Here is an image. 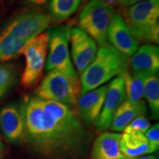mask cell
Returning a JSON list of instances; mask_svg holds the SVG:
<instances>
[{"label":"cell","instance_id":"1","mask_svg":"<svg viewBox=\"0 0 159 159\" xmlns=\"http://www.w3.org/2000/svg\"><path fill=\"white\" fill-rule=\"evenodd\" d=\"M25 142L45 159H75L85 152L90 134L77 109L37 96H27L20 105Z\"/></svg>","mask_w":159,"mask_h":159},{"label":"cell","instance_id":"2","mask_svg":"<svg viewBox=\"0 0 159 159\" xmlns=\"http://www.w3.org/2000/svg\"><path fill=\"white\" fill-rule=\"evenodd\" d=\"M128 57L109 43L100 47L80 77L81 95L105 84L128 70Z\"/></svg>","mask_w":159,"mask_h":159},{"label":"cell","instance_id":"3","mask_svg":"<svg viewBox=\"0 0 159 159\" xmlns=\"http://www.w3.org/2000/svg\"><path fill=\"white\" fill-rule=\"evenodd\" d=\"M81 95L79 77H72L53 69L43 77L35 90V96L76 108Z\"/></svg>","mask_w":159,"mask_h":159},{"label":"cell","instance_id":"4","mask_svg":"<svg viewBox=\"0 0 159 159\" xmlns=\"http://www.w3.org/2000/svg\"><path fill=\"white\" fill-rule=\"evenodd\" d=\"M114 13V7L97 0H91L80 13L79 28L85 32L99 47L107 44L108 27Z\"/></svg>","mask_w":159,"mask_h":159},{"label":"cell","instance_id":"5","mask_svg":"<svg viewBox=\"0 0 159 159\" xmlns=\"http://www.w3.org/2000/svg\"><path fill=\"white\" fill-rule=\"evenodd\" d=\"M69 31L70 27L67 25H57L48 29L49 55L45 69L48 71L56 69L70 76L78 77L69 54Z\"/></svg>","mask_w":159,"mask_h":159},{"label":"cell","instance_id":"6","mask_svg":"<svg viewBox=\"0 0 159 159\" xmlns=\"http://www.w3.org/2000/svg\"><path fill=\"white\" fill-rule=\"evenodd\" d=\"M48 35L41 33L30 41L24 47L21 54L25 56V66L20 80L21 85L25 89L36 86L43 77L46 64Z\"/></svg>","mask_w":159,"mask_h":159},{"label":"cell","instance_id":"7","mask_svg":"<svg viewBox=\"0 0 159 159\" xmlns=\"http://www.w3.org/2000/svg\"><path fill=\"white\" fill-rule=\"evenodd\" d=\"M51 22L49 13L37 7H30L13 18L3 31L19 39L30 41L43 33Z\"/></svg>","mask_w":159,"mask_h":159},{"label":"cell","instance_id":"8","mask_svg":"<svg viewBox=\"0 0 159 159\" xmlns=\"http://www.w3.org/2000/svg\"><path fill=\"white\" fill-rule=\"evenodd\" d=\"M125 21L138 41L143 39L159 23V0H145L128 7L125 11Z\"/></svg>","mask_w":159,"mask_h":159},{"label":"cell","instance_id":"9","mask_svg":"<svg viewBox=\"0 0 159 159\" xmlns=\"http://www.w3.org/2000/svg\"><path fill=\"white\" fill-rule=\"evenodd\" d=\"M69 41L71 59L77 74L81 75L92 62L97 54V43L79 27H70Z\"/></svg>","mask_w":159,"mask_h":159},{"label":"cell","instance_id":"10","mask_svg":"<svg viewBox=\"0 0 159 159\" xmlns=\"http://www.w3.org/2000/svg\"><path fill=\"white\" fill-rule=\"evenodd\" d=\"M107 38L111 46L127 57L132 56L139 48V41L132 34L123 16L118 12L113 15Z\"/></svg>","mask_w":159,"mask_h":159},{"label":"cell","instance_id":"11","mask_svg":"<svg viewBox=\"0 0 159 159\" xmlns=\"http://www.w3.org/2000/svg\"><path fill=\"white\" fill-rule=\"evenodd\" d=\"M125 99L124 79L119 75L111 80L108 84V89L105 95L102 111L94 124L95 128L97 130L104 131L110 129L115 112Z\"/></svg>","mask_w":159,"mask_h":159},{"label":"cell","instance_id":"12","mask_svg":"<svg viewBox=\"0 0 159 159\" xmlns=\"http://www.w3.org/2000/svg\"><path fill=\"white\" fill-rule=\"evenodd\" d=\"M108 89V85H105L80 97L76 109L84 125L91 126L96 123L102 111Z\"/></svg>","mask_w":159,"mask_h":159},{"label":"cell","instance_id":"13","mask_svg":"<svg viewBox=\"0 0 159 159\" xmlns=\"http://www.w3.org/2000/svg\"><path fill=\"white\" fill-rule=\"evenodd\" d=\"M0 128L13 143L25 142V126L21 108L11 104L0 109Z\"/></svg>","mask_w":159,"mask_h":159},{"label":"cell","instance_id":"14","mask_svg":"<svg viewBox=\"0 0 159 159\" xmlns=\"http://www.w3.org/2000/svg\"><path fill=\"white\" fill-rule=\"evenodd\" d=\"M121 136L116 132L101 134L92 145L90 159H127L120 150Z\"/></svg>","mask_w":159,"mask_h":159},{"label":"cell","instance_id":"15","mask_svg":"<svg viewBox=\"0 0 159 159\" xmlns=\"http://www.w3.org/2000/svg\"><path fill=\"white\" fill-rule=\"evenodd\" d=\"M134 72L156 74L159 69V48L147 43L142 46L131 56L129 61Z\"/></svg>","mask_w":159,"mask_h":159},{"label":"cell","instance_id":"16","mask_svg":"<svg viewBox=\"0 0 159 159\" xmlns=\"http://www.w3.org/2000/svg\"><path fill=\"white\" fill-rule=\"evenodd\" d=\"M122 153L127 159L138 158L156 152L150 144L144 134L137 131L123 132L119 141Z\"/></svg>","mask_w":159,"mask_h":159},{"label":"cell","instance_id":"17","mask_svg":"<svg viewBox=\"0 0 159 159\" xmlns=\"http://www.w3.org/2000/svg\"><path fill=\"white\" fill-rule=\"evenodd\" d=\"M147 112L144 100L131 102L126 99L119 105L113 117L110 129L116 133L122 132L134 119Z\"/></svg>","mask_w":159,"mask_h":159},{"label":"cell","instance_id":"18","mask_svg":"<svg viewBox=\"0 0 159 159\" xmlns=\"http://www.w3.org/2000/svg\"><path fill=\"white\" fill-rule=\"evenodd\" d=\"M147 74L130 72L127 70L121 75L124 79L125 99L131 102L142 100L144 97V79Z\"/></svg>","mask_w":159,"mask_h":159},{"label":"cell","instance_id":"19","mask_svg":"<svg viewBox=\"0 0 159 159\" xmlns=\"http://www.w3.org/2000/svg\"><path fill=\"white\" fill-rule=\"evenodd\" d=\"M28 42L2 31L0 33V62L5 63L16 58Z\"/></svg>","mask_w":159,"mask_h":159},{"label":"cell","instance_id":"20","mask_svg":"<svg viewBox=\"0 0 159 159\" xmlns=\"http://www.w3.org/2000/svg\"><path fill=\"white\" fill-rule=\"evenodd\" d=\"M83 0H49V14L52 22H61L74 14Z\"/></svg>","mask_w":159,"mask_h":159},{"label":"cell","instance_id":"21","mask_svg":"<svg viewBox=\"0 0 159 159\" xmlns=\"http://www.w3.org/2000/svg\"><path fill=\"white\" fill-rule=\"evenodd\" d=\"M144 96L148 101L154 119L159 116V79L157 74H147L144 79Z\"/></svg>","mask_w":159,"mask_h":159},{"label":"cell","instance_id":"22","mask_svg":"<svg viewBox=\"0 0 159 159\" xmlns=\"http://www.w3.org/2000/svg\"><path fill=\"white\" fill-rule=\"evenodd\" d=\"M17 77V69L14 64L9 63L0 64V99L14 86Z\"/></svg>","mask_w":159,"mask_h":159},{"label":"cell","instance_id":"23","mask_svg":"<svg viewBox=\"0 0 159 159\" xmlns=\"http://www.w3.org/2000/svg\"><path fill=\"white\" fill-rule=\"evenodd\" d=\"M150 128V122L149 119L145 116V115H141L131 122L123 130V132L129 131H137V132L145 133Z\"/></svg>","mask_w":159,"mask_h":159},{"label":"cell","instance_id":"24","mask_svg":"<svg viewBox=\"0 0 159 159\" xmlns=\"http://www.w3.org/2000/svg\"><path fill=\"white\" fill-rule=\"evenodd\" d=\"M145 136L148 140L151 146L156 150H158L159 147V125L158 123L155 124L148 129L145 133Z\"/></svg>","mask_w":159,"mask_h":159},{"label":"cell","instance_id":"25","mask_svg":"<svg viewBox=\"0 0 159 159\" xmlns=\"http://www.w3.org/2000/svg\"><path fill=\"white\" fill-rule=\"evenodd\" d=\"M49 0H21L22 5L27 6L29 7H41L47 5Z\"/></svg>","mask_w":159,"mask_h":159},{"label":"cell","instance_id":"26","mask_svg":"<svg viewBox=\"0 0 159 159\" xmlns=\"http://www.w3.org/2000/svg\"><path fill=\"white\" fill-rule=\"evenodd\" d=\"M145 0H118V5L123 7H128L135 4L142 2Z\"/></svg>","mask_w":159,"mask_h":159},{"label":"cell","instance_id":"27","mask_svg":"<svg viewBox=\"0 0 159 159\" xmlns=\"http://www.w3.org/2000/svg\"><path fill=\"white\" fill-rule=\"evenodd\" d=\"M97 1L100 2L105 5L112 6V7H114L116 5H118V0H97Z\"/></svg>","mask_w":159,"mask_h":159},{"label":"cell","instance_id":"28","mask_svg":"<svg viewBox=\"0 0 159 159\" xmlns=\"http://www.w3.org/2000/svg\"><path fill=\"white\" fill-rule=\"evenodd\" d=\"M139 159H158V154L157 155H148V156H144L139 158Z\"/></svg>","mask_w":159,"mask_h":159},{"label":"cell","instance_id":"29","mask_svg":"<svg viewBox=\"0 0 159 159\" xmlns=\"http://www.w3.org/2000/svg\"><path fill=\"white\" fill-rule=\"evenodd\" d=\"M5 149V145H4L2 141L1 138H0V150H4Z\"/></svg>","mask_w":159,"mask_h":159},{"label":"cell","instance_id":"30","mask_svg":"<svg viewBox=\"0 0 159 159\" xmlns=\"http://www.w3.org/2000/svg\"><path fill=\"white\" fill-rule=\"evenodd\" d=\"M0 159H5V155L2 150H0Z\"/></svg>","mask_w":159,"mask_h":159},{"label":"cell","instance_id":"31","mask_svg":"<svg viewBox=\"0 0 159 159\" xmlns=\"http://www.w3.org/2000/svg\"><path fill=\"white\" fill-rule=\"evenodd\" d=\"M85 1H87V0H83V2H85Z\"/></svg>","mask_w":159,"mask_h":159},{"label":"cell","instance_id":"32","mask_svg":"<svg viewBox=\"0 0 159 159\" xmlns=\"http://www.w3.org/2000/svg\"><path fill=\"white\" fill-rule=\"evenodd\" d=\"M134 159H136V158H134Z\"/></svg>","mask_w":159,"mask_h":159}]
</instances>
